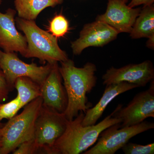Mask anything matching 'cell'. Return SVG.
<instances>
[{"instance_id": "6da1fadb", "label": "cell", "mask_w": 154, "mask_h": 154, "mask_svg": "<svg viewBox=\"0 0 154 154\" xmlns=\"http://www.w3.org/2000/svg\"><path fill=\"white\" fill-rule=\"evenodd\" d=\"M59 70L68 97V105L64 114L67 120H72L81 111L85 113L92 107L87 94L96 87L97 78L96 66L88 62L83 67L75 66L70 59L61 62Z\"/></svg>"}, {"instance_id": "7a4b0ae2", "label": "cell", "mask_w": 154, "mask_h": 154, "mask_svg": "<svg viewBox=\"0 0 154 154\" xmlns=\"http://www.w3.org/2000/svg\"><path fill=\"white\" fill-rule=\"evenodd\" d=\"M85 114L81 111L72 120H68L63 134L56 141L49 154H79L86 151L96 143L100 133L122 120L112 116V113L98 124L84 126Z\"/></svg>"}, {"instance_id": "3957f363", "label": "cell", "mask_w": 154, "mask_h": 154, "mask_svg": "<svg viewBox=\"0 0 154 154\" xmlns=\"http://www.w3.org/2000/svg\"><path fill=\"white\" fill-rule=\"evenodd\" d=\"M16 22L27 40V49L24 57L36 58L44 64H53L69 59L66 52L59 46L57 38L38 27L34 20L18 17Z\"/></svg>"}, {"instance_id": "277c9868", "label": "cell", "mask_w": 154, "mask_h": 154, "mask_svg": "<svg viewBox=\"0 0 154 154\" xmlns=\"http://www.w3.org/2000/svg\"><path fill=\"white\" fill-rule=\"evenodd\" d=\"M42 104L41 96L38 97L5 124L2 128L0 154L12 152L22 143L34 138L35 123Z\"/></svg>"}, {"instance_id": "5b68a950", "label": "cell", "mask_w": 154, "mask_h": 154, "mask_svg": "<svg viewBox=\"0 0 154 154\" xmlns=\"http://www.w3.org/2000/svg\"><path fill=\"white\" fill-rule=\"evenodd\" d=\"M154 123L143 121L139 124L121 127V123L113 125L103 130L96 144L84 154H114L137 135L153 129Z\"/></svg>"}, {"instance_id": "8992f818", "label": "cell", "mask_w": 154, "mask_h": 154, "mask_svg": "<svg viewBox=\"0 0 154 154\" xmlns=\"http://www.w3.org/2000/svg\"><path fill=\"white\" fill-rule=\"evenodd\" d=\"M68 120L64 113L42 104L36 119L34 137L42 152L49 154L56 141L64 132Z\"/></svg>"}, {"instance_id": "52a82bcc", "label": "cell", "mask_w": 154, "mask_h": 154, "mask_svg": "<svg viewBox=\"0 0 154 154\" xmlns=\"http://www.w3.org/2000/svg\"><path fill=\"white\" fill-rule=\"evenodd\" d=\"M53 64L47 63L43 66H38L34 63H26L15 52H6L0 49V69L5 75L10 92L15 89V82L19 77H28L41 86Z\"/></svg>"}, {"instance_id": "ba28073f", "label": "cell", "mask_w": 154, "mask_h": 154, "mask_svg": "<svg viewBox=\"0 0 154 154\" xmlns=\"http://www.w3.org/2000/svg\"><path fill=\"white\" fill-rule=\"evenodd\" d=\"M119 105L112 112V116L122 120L121 127L139 124L149 117L154 118V81L149 88L135 96L126 107Z\"/></svg>"}, {"instance_id": "9c48e42d", "label": "cell", "mask_w": 154, "mask_h": 154, "mask_svg": "<svg viewBox=\"0 0 154 154\" xmlns=\"http://www.w3.org/2000/svg\"><path fill=\"white\" fill-rule=\"evenodd\" d=\"M103 85L126 82L140 87H145L154 80V68L152 63L147 60L138 64H130L120 68L112 66L102 76Z\"/></svg>"}, {"instance_id": "30bf717a", "label": "cell", "mask_w": 154, "mask_h": 154, "mask_svg": "<svg viewBox=\"0 0 154 154\" xmlns=\"http://www.w3.org/2000/svg\"><path fill=\"white\" fill-rule=\"evenodd\" d=\"M119 33L105 22L96 21L84 25L79 37L71 42L73 53L80 55L89 47H102L117 38Z\"/></svg>"}, {"instance_id": "8fae6325", "label": "cell", "mask_w": 154, "mask_h": 154, "mask_svg": "<svg viewBox=\"0 0 154 154\" xmlns=\"http://www.w3.org/2000/svg\"><path fill=\"white\" fill-rule=\"evenodd\" d=\"M140 8H131L121 0H108L105 14L98 15L96 21L105 22L119 33H130L139 15Z\"/></svg>"}, {"instance_id": "7c38bea8", "label": "cell", "mask_w": 154, "mask_h": 154, "mask_svg": "<svg viewBox=\"0 0 154 154\" xmlns=\"http://www.w3.org/2000/svg\"><path fill=\"white\" fill-rule=\"evenodd\" d=\"M58 62L53 64L51 70L40 86L43 105L60 113H64L68 105V97Z\"/></svg>"}, {"instance_id": "4fadbf2b", "label": "cell", "mask_w": 154, "mask_h": 154, "mask_svg": "<svg viewBox=\"0 0 154 154\" xmlns=\"http://www.w3.org/2000/svg\"><path fill=\"white\" fill-rule=\"evenodd\" d=\"M17 11L9 8L5 14L0 12V48L6 52H19L23 57L27 49L25 35L18 31L15 25Z\"/></svg>"}, {"instance_id": "5bb4252c", "label": "cell", "mask_w": 154, "mask_h": 154, "mask_svg": "<svg viewBox=\"0 0 154 154\" xmlns=\"http://www.w3.org/2000/svg\"><path fill=\"white\" fill-rule=\"evenodd\" d=\"M139 88L134 84L122 82L106 86L105 91L99 102L92 108H89L85 113L82 122L83 126L94 125L102 116L108 104L115 97L122 93Z\"/></svg>"}, {"instance_id": "9a60e30c", "label": "cell", "mask_w": 154, "mask_h": 154, "mask_svg": "<svg viewBox=\"0 0 154 154\" xmlns=\"http://www.w3.org/2000/svg\"><path fill=\"white\" fill-rule=\"evenodd\" d=\"M63 2V0H15L14 5L19 17L34 20L44 9L54 8Z\"/></svg>"}, {"instance_id": "2e32d148", "label": "cell", "mask_w": 154, "mask_h": 154, "mask_svg": "<svg viewBox=\"0 0 154 154\" xmlns=\"http://www.w3.org/2000/svg\"><path fill=\"white\" fill-rule=\"evenodd\" d=\"M130 36L133 39L154 38V7L153 5L143 6L141 9Z\"/></svg>"}, {"instance_id": "e0dca14e", "label": "cell", "mask_w": 154, "mask_h": 154, "mask_svg": "<svg viewBox=\"0 0 154 154\" xmlns=\"http://www.w3.org/2000/svg\"><path fill=\"white\" fill-rule=\"evenodd\" d=\"M14 88L17 90V97L23 107L41 96L40 86L28 77L18 78L15 82Z\"/></svg>"}, {"instance_id": "ac0fdd59", "label": "cell", "mask_w": 154, "mask_h": 154, "mask_svg": "<svg viewBox=\"0 0 154 154\" xmlns=\"http://www.w3.org/2000/svg\"><path fill=\"white\" fill-rule=\"evenodd\" d=\"M69 22L61 14H56L49 22L48 32L57 38L63 37L69 30Z\"/></svg>"}, {"instance_id": "d6986e66", "label": "cell", "mask_w": 154, "mask_h": 154, "mask_svg": "<svg viewBox=\"0 0 154 154\" xmlns=\"http://www.w3.org/2000/svg\"><path fill=\"white\" fill-rule=\"evenodd\" d=\"M23 107L17 96L8 103L3 104L0 102V122L3 119H10L13 118Z\"/></svg>"}, {"instance_id": "ffe728a7", "label": "cell", "mask_w": 154, "mask_h": 154, "mask_svg": "<svg viewBox=\"0 0 154 154\" xmlns=\"http://www.w3.org/2000/svg\"><path fill=\"white\" fill-rule=\"evenodd\" d=\"M122 151L125 154H154V143L146 145L127 143L122 148Z\"/></svg>"}, {"instance_id": "44dd1931", "label": "cell", "mask_w": 154, "mask_h": 154, "mask_svg": "<svg viewBox=\"0 0 154 154\" xmlns=\"http://www.w3.org/2000/svg\"><path fill=\"white\" fill-rule=\"evenodd\" d=\"M40 151L34 138L22 143L12 152L14 154H33L38 153Z\"/></svg>"}, {"instance_id": "7402d4cb", "label": "cell", "mask_w": 154, "mask_h": 154, "mask_svg": "<svg viewBox=\"0 0 154 154\" xmlns=\"http://www.w3.org/2000/svg\"><path fill=\"white\" fill-rule=\"evenodd\" d=\"M8 87L4 73L0 69V102H5L8 98Z\"/></svg>"}, {"instance_id": "603a6c76", "label": "cell", "mask_w": 154, "mask_h": 154, "mask_svg": "<svg viewBox=\"0 0 154 154\" xmlns=\"http://www.w3.org/2000/svg\"><path fill=\"white\" fill-rule=\"evenodd\" d=\"M154 0H131L128 4V7L131 8H134L140 5L143 6L151 5H153Z\"/></svg>"}, {"instance_id": "cb8c5ba5", "label": "cell", "mask_w": 154, "mask_h": 154, "mask_svg": "<svg viewBox=\"0 0 154 154\" xmlns=\"http://www.w3.org/2000/svg\"><path fill=\"white\" fill-rule=\"evenodd\" d=\"M146 46L150 49H154V38H148L147 41Z\"/></svg>"}, {"instance_id": "d4e9b609", "label": "cell", "mask_w": 154, "mask_h": 154, "mask_svg": "<svg viewBox=\"0 0 154 154\" xmlns=\"http://www.w3.org/2000/svg\"><path fill=\"white\" fill-rule=\"evenodd\" d=\"M2 128H0V144H1V140H2Z\"/></svg>"}, {"instance_id": "484cf974", "label": "cell", "mask_w": 154, "mask_h": 154, "mask_svg": "<svg viewBox=\"0 0 154 154\" xmlns=\"http://www.w3.org/2000/svg\"><path fill=\"white\" fill-rule=\"evenodd\" d=\"M4 125H5V124L2 123V122H0V128H2L4 126Z\"/></svg>"}, {"instance_id": "4316f807", "label": "cell", "mask_w": 154, "mask_h": 154, "mask_svg": "<svg viewBox=\"0 0 154 154\" xmlns=\"http://www.w3.org/2000/svg\"><path fill=\"white\" fill-rule=\"evenodd\" d=\"M121 1H122V2H124V3H126V4L129 0H121Z\"/></svg>"}, {"instance_id": "83f0119b", "label": "cell", "mask_w": 154, "mask_h": 154, "mask_svg": "<svg viewBox=\"0 0 154 154\" xmlns=\"http://www.w3.org/2000/svg\"><path fill=\"white\" fill-rule=\"evenodd\" d=\"M2 3V0H0V5H1Z\"/></svg>"}]
</instances>
